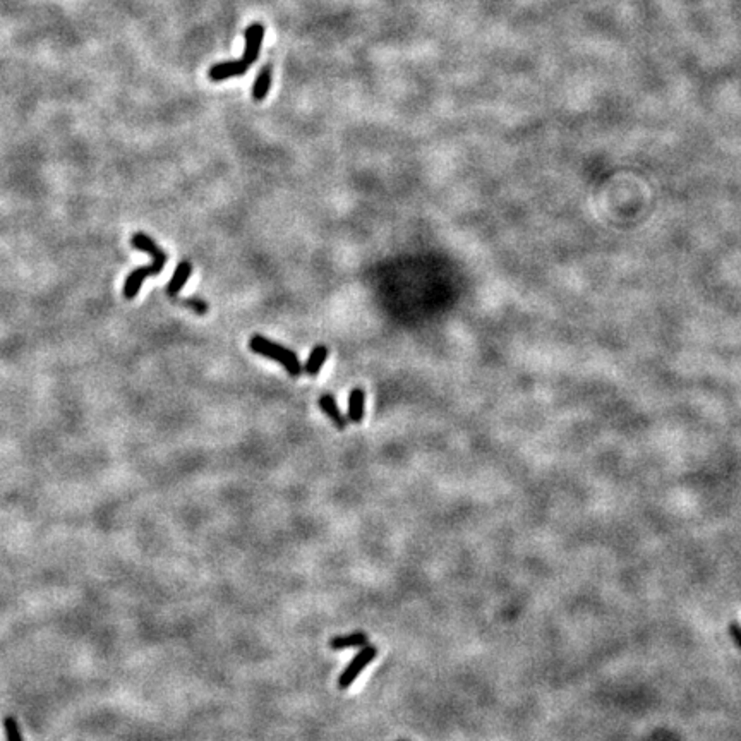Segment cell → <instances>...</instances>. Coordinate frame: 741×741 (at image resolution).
<instances>
[{
    "mask_svg": "<svg viewBox=\"0 0 741 741\" xmlns=\"http://www.w3.org/2000/svg\"><path fill=\"white\" fill-rule=\"evenodd\" d=\"M191 275H192L191 261H187V259L180 261L179 267L175 268L174 276H172V280L168 281V285H167V293H168V296H170V297L179 296V292L184 288L185 281L189 280V276H191Z\"/></svg>",
    "mask_w": 741,
    "mask_h": 741,
    "instance_id": "8992f818",
    "label": "cell"
},
{
    "mask_svg": "<svg viewBox=\"0 0 741 741\" xmlns=\"http://www.w3.org/2000/svg\"><path fill=\"white\" fill-rule=\"evenodd\" d=\"M328 354L329 352L326 345H316V347L311 350V356H309L308 362H305L304 373H308L309 376H317L326 359H328Z\"/></svg>",
    "mask_w": 741,
    "mask_h": 741,
    "instance_id": "9c48e42d",
    "label": "cell"
},
{
    "mask_svg": "<svg viewBox=\"0 0 741 741\" xmlns=\"http://www.w3.org/2000/svg\"><path fill=\"white\" fill-rule=\"evenodd\" d=\"M131 244H132V247L138 249V251L148 252V255L151 256V264H148V267H141L138 269H132V272L129 273L126 284H124V290H122L124 297H126L127 301H132L134 297H138L139 290L141 287H143V281L146 280L148 276L160 275L168 261L167 252H165L162 247H158V244H156L155 240H153L150 235H146L144 232L134 233L131 239Z\"/></svg>",
    "mask_w": 741,
    "mask_h": 741,
    "instance_id": "6da1fadb",
    "label": "cell"
},
{
    "mask_svg": "<svg viewBox=\"0 0 741 741\" xmlns=\"http://www.w3.org/2000/svg\"><path fill=\"white\" fill-rule=\"evenodd\" d=\"M269 86H272V66H263V69L257 72L255 86H252V100L263 102L267 98Z\"/></svg>",
    "mask_w": 741,
    "mask_h": 741,
    "instance_id": "ba28073f",
    "label": "cell"
},
{
    "mask_svg": "<svg viewBox=\"0 0 741 741\" xmlns=\"http://www.w3.org/2000/svg\"><path fill=\"white\" fill-rule=\"evenodd\" d=\"M364 402H366V393L364 390L354 388L350 392L349 397V419L356 424H359L364 417Z\"/></svg>",
    "mask_w": 741,
    "mask_h": 741,
    "instance_id": "30bf717a",
    "label": "cell"
},
{
    "mask_svg": "<svg viewBox=\"0 0 741 741\" xmlns=\"http://www.w3.org/2000/svg\"><path fill=\"white\" fill-rule=\"evenodd\" d=\"M244 38H245V45H244L243 60L244 62H247L249 66H252V64L257 60V57H259V50H261V45H263V38H264V26L261 23H252L251 26L245 30Z\"/></svg>",
    "mask_w": 741,
    "mask_h": 741,
    "instance_id": "277c9868",
    "label": "cell"
},
{
    "mask_svg": "<svg viewBox=\"0 0 741 741\" xmlns=\"http://www.w3.org/2000/svg\"><path fill=\"white\" fill-rule=\"evenodd\" d=\"M249 64L244 62L243 59L240 60H228V62H220V64H215V66H211V69L208 71V78L211 79V81L215 83H220V81H225V79H231V78H237V76H244L245 72L249 71Z\"/></svg>",
    "mask_w": 741,
    "mask_h": 741,
    "instance_id": "5b68a950",
    "label": "cell"
},
{
    "mask_svg": "<svg viewBox=\"0 0 741 741\" xmlns=\"http://www.w3.org/2000/svg\"><path fill=\"white\" fill-rule=\"evenodd\" d=\"M368 646V637L362 631H356V634L350 635H342V637H333L329 640V647L335 648V650H342V648H354V647H364Z\"/></svg>",
    "mask_w": 741,
    "mask_h": 741,
    "instance_id": "8fae6325",
    "label": "cell"
},
{
    "mask_svg": "<svg viewBox=\"0 0 741 741\" xmlns=\"http://www.w3.org/2000/svg\"><path fill=\"white\" fill-rule=\"evenodd\" d=\"M249 349L255 354H259V356L268 357V359L280 362L290 376L297 378L302 374V364L299 357H297V354L287 347H281L276 342L268 340V338L261 335H255L249 340Z\"/></svg>",
    "mask_w": 741,
    "mask_h": 741,
    "instance_id": "7a4b0ae2",
    "label": "cell"
},
{
    "mask_svg": "<svg viewBox=\"0 0 741 741\" xmlns=\"http://www.w3.org/2000/svg\"><path fill=\"white\" fill-rule=\"evenodd\" d=\"M4 728H6L7 741H23L21 731H19L18 720H16V718L7 716V718L4 719Z\"/></svg>",
    "mask_w": 741,
    "mask_h": 741,
    "instance_id": "7c38bea8",
    "label": "cell"
},
{
    "mask_svg": "<svg viewBox=\"0 0 741 741\" xmlns=\"http://www.w3.org/2000/svg\"><path fill=\"white\" fill-rule=\"evenodd\" d=\"M376 654H378V648L374 647V646H364V647H362L361 650L356 654V658L350 660L349 666L345 667L344 672H342V675H340V679H338V687H340L342 690H347L350 684L356 682L357 676H359L361 672L364 671L370 663H373L374 658H376Z\"/></svg>",
    "mask_w": 741,
    "mask_h": 741,
    "instance_id": "3957f363",
    "label": "cell"
},
{
    "mask_svg": "<svg viewBox=\"0 0 741 741\" xmlns=\"http://www.w3.org/2000/svg\"><path fill=\"white\" fill-rule=\"evenodd\" d=\"M180 304L185 305V308L192 309V311H194L196 314H199V316H203V314H206V313H208V309H209L208 302H204V301L197 299V297H187V299H182V301H180Z\"/></svg>",
    "mask_w": 741,
    "mask_h": 741,
    "instance_id": "4fadbf2b",
    "label": "cell"
},
{
    "mask_svg": "<svg viewBox=\"0 0 741 741\" xmlns=\"http://www.w3.org/2000/svg\"><path fill=\"white\" fill-rule=\"evenodd\" d=\"M317 404H320L321 410H323L326 416L329 417V421L335 422V426L338 429L344 431L345 428H347V419L344 417V414H342L340 409H338L335 397H333V395H321L320 400H317Z\"/></svg>",
    "mask_w": 741,
    "mask_h": 741,
    "instance_id": "52a82bcc",
    "label": "cell"
},
{
    "mask_svg": "<svg viewBox=\"0 0 741 741\" xmlns=\"http://www.w3.org/2000/svg\"><path fill=\"white\" fill-rule=\"evenodd\" d=\"M730 634H731V637L735 638V642L738 643V647L741 648V628L738 626V623H731Z\"/></svg>",
    "mask_w": 741,
    "mask_h": 741,
    "instance_id": "5bb4252c",
    "label": "cell"
}]
</instances>
